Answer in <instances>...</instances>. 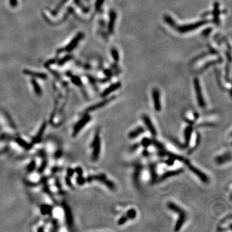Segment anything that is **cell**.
<instances>
[{
	"label": "cell",
	"mask_w": 232,
	"mask_h": 232,
	"mask_svg": "<svg viewBox=\"0 0 232 232\" xmlns=\"http://www.w3.org/2000/svg\"><path fill=\"white\" fill-rule=\"evenodd\" d=\"M184 168H179L177 170H170V171H168L166 172H165L164 173H163L159 178V181H163L164 180L170 178V177H174V176H178L179 174L182 173L184 172Z\"/></svg>",
	"instance_id": "11"
},
{
	"label": "cell",
	"mask_w": 232,
	"mask_h": 232,
	"mask_svg": "<svg viewBox=\"0 0 232 232\" xmlns=\"http://www.w3.org/2000/svg\"><path fill=\"white\" fill-rule=\"evenodd\" d=\"M193 84H194V89H195V94L197 96V100L198 105L200 108H205L206 106V103H205V99L203 97L202 89L200 87V83L197 78H195L193 80Z\"/></svg>",
	"instance_id": "6"
},
{
	"label": "cell",
	"mask_w": 232,
	"mask_h": 232,
	"mask_svg": "<svg viewBox=\"0 0 232 232\" xmlns=\"http://www.w3.org/2000/svg\"><path fill=\"white\" fill-rule=\"evenodd\" d=\"M200 139H201V137H200V134H199V133H197V138H196V142H195V147L193 148L192 151L194 150H195V148H196L197 147L199 146V144H200Z\"/></svg>",
	"instance_id": "32"
},
{
	"label": "cell",
	"mask_w": 232,
	"mask_h": 232,
	"mask_svg": "<svg viewBox=\"0 0 232 232\" xmlns=\"http://www.w3.org/2000/svg\"><path fill=\"white\" fill-rule=\"evenodd\" d=\"M218 61H219L218 60H215V61H211L210 63H207L206 65H205V66H204V68H202V70H205L207 68H208V66H210V65H214V64L217 63V62H218Z\"/></svg>",
	"instance_id": "37"
},
{
	"label": "cell",
	"mask_w": 232,
	"mask_h": 232,
	"mask_svg": "<svg viewBox=\"0 0 232 232\" xmlns=\"http://www.w3.org/2000/svg\"><path fill=\"white\" fill-rule=\"evenodd\" d=\"M45 128V124H44L43 125V126H42L41 128L40 129V130H39V132L38 135H37V136H36V137H35V139H34L35 141H36V142H37V141H38L39 140H40L41 136H42V135H43V132H44Z\"/></svg>",
	"instance_id": "30"
},
{
	"label": "cell",
	"mask_w": 232,
	"mask_h": 232,
	"mask_svg": "<svg viewBox=\"0 0 232 232\" xmlns=\"http://www.w3.org/2000/svg\"><path fill=\"white\" fill-rule=\"evenodd\" d=\"M77 182H78V183H79V184H84V182H85V179H84L80 175L79 178L77 179Z\"/></svg>",
	"instance_id": "38"
},
{
	"label": "cell",
	"mask_w": 232,
	"mask_h": 232,
	"mask_svg": "<svg viewBox=\"0 0 232 232\" xmlns=\"http://www.w3.org/2000/svg\"><path fill=\"white\" fill-rule=\"evenodd\" d=\"M231 160V155L230 153H224V154L222 155L218 156L217 157L215 158V162L219 164H223V163H226L227 161H229Z\"/></svg>",
	"instance_id": "19"
},
{
	"label": "cell",
	"mask_w": 232,
	"mask_h": 232,
	"mask_svg": "<svg viewBox=\"0 0 232 232\" xmlns=\"http://www.w3.org/2000/svg\"><path fill=\"white\" fill-rule=\"evenodd\" d=\"M167 207L169 210H171L173 212L176 213L179 215V218L176 222L174 231H178L182 228V226L184 224L186 220V213L185 211L182 210L181 207L177 205L172 202H169L167 204Z\"/></svg>",
	"instance_id": "1"
},
{
	"label": "cell",
	"mask_w": 232,
	"mask_h": 232,
	"mask_svg": "<svg viewBox=\"0 0 232 232\" xmlns=\"http://www.w3.org/2000/svg\"><path fill=\"white\" fill-rule=\"evenodd\" d=\"M115 96L112 97H110V98L106 99L103 100V101H101V102L98 103L97 104H95V105H92L90 107H89V108H87L86 112H90V111H94L95 110H97L100 108H102L103 106H105V105H106L107 104L109 103L110 102H111L112 101H113V99H115Z\"/></svg>",
	"instance_id": "13"
},
{
	"label": "cell",
	"mask_w": 232,
	"mask_h": 232,
	"mask_svg": "<svg viewBox=\"0 0 232 232\" xmlns=\"http://www.w3.org/2000/svg\"><path fill=\"white\" fill-rule=\"evenodd\" d=\"M83 34H82V33L78 34H77V36H76V37L74 38L73 40H72V41L69 43V45L67 46V47H66V50H67L68 52H70L71 50H73L74 48L76 47V45L78 44V43H79V41H80L81 39L83 38Z\"/></svg>",
	"instance_id": "16"
},
{
	"label": "cell",
	"mask_w": 232,
	"mask_h": 232,
	"mask_svg": "<svg viewBox=\"0 0 232 232\" xmlns=\"http://www.w3.org/2000/svg\"><path fill=\"white\" fill-rule=\"evenodd\" d=\"M164 20H165V21H166V22L169 25H170V26L174 28H176V26H176V23H175V21H174L173 19L171 17L169 16L168 15H165L164 16Z\"/></svg>",
	"instance_id": "25"
},
{
	"label": "cell",
	"mask_w": 232,
	"mask_h": 232,
	"mask_svg": "<svg viewBox=\"0 0 232 232\" xmlns=\"http://www.w3.org/2000/svg\"><path fill=\"white\" fill-rule=\"evenodd\" d=\"M157 155L161 157L166 156L168 157L172 158V159H175L176 161H181L182 162V163H184V162L186 161V159H184L183 157L180 156L179 155L175 154V153H171V152H168V151L166 150V149L162 150H159L157 152Z\"/></svg>",
	"instance_id": "9"
},
{
	"label": "cell",
	"mask_w": 232,
	"mask_h": 232,
	"mask_svg": "<svg viewBox=\"0 0 232 232\" xmlns=\"http://www.w3.org/2000/svg\"><path fill=\"white\" fill-rule=\"evenodd\" d=\"M93 180L102 182L106 186H107L109 189L112 190H115V184L113 182H112L110 180L108 179L105 174L101 173L94 176H90V177H89V178L87 179V181H89V182H90V181H93Z\"/></svg>",
	"instance_id": "5"
},
{
	"label": "cell",
	"mask_w": 232,
	"mask_h": 232,
	"mask_svg": "<svg viewBox=\"0 0 232 232\" xmlns=\"http://www.w3.org/2000/svg\"><path fill=\"white\" fill-rule=\"evenodd\" d=\"M141 167L140 165L139 166V164H138V166H136L135 173H134V179L135 180V182H137V183H138V181H139L138 179H139V175H140V172H141Z\"/></svg>",
	"instance_id": "28"
},
{
	"label": "cell",
	"mask_w": 232,
	"mask_h": 232,
	"mask_svg": "<svg viewBox=\"0 0 232 232\" xmlns=\"http://www.w3.org/2000/svg\"><path fill=\"white\" fill-rule=\"evenodd\" d=\"M208 23V20H202V21H199L198 22L182 25V26H177L176 28L180 33H186V32H191V31H194L195 29L199 28V27L202 26V25H206Z\"/></svg>",
	"instance_id": "2"
},
{
	"label": "cell",
	"mask_w": 232,
	"mask_h": 232,
	"mask_svg": "<svg viewBox=\"0 0 232 232\" xmlns=\"http://www.w3.org/2000/svg\"><path fill=\"white\" fill-rule=\"evenodd\" d=\"M72 80L74 82V83H75L77 85H80L81 84V80L78 77H73Z\"/></svg>",
	"instance_id": "35"
},
{
	"label": "cell",
	"mask_w": 232,
	"mask_h": 232,
	"mask_svg": "<svg viewBox=\"0 0 232 232\" xmlns=\"http://www.w3.org/2000/svg\"><path fill=\"white\" fill-rule=\"evenodd\" d=\"M103 2L104 0H97V2L96 3V8H99L103 3Z\"/></svg>",
	"instance_id": "40"
},
{
	"label": "cell",
	"mask_w": 232,
	"mask_h": 232,
	"mask_svg": "<svg viewBox=\"0 0 232 232\" xmlns=\"http://www.w3.org/2000/svg\"><path fill=\"white\" fill-rule=\"evenodd\" d=\"M126 215L127 216L128 219H134L135 218L136 215H137V213H136L135 209L131 208L128 210Z\"/></svg>",
	"instance_id": "26"
},
{
	"label": "cell",
	"mask_w": 232,
	"mask_h": 232,
	"mask_svg": "<svg viewBox=\"0 0 232 232\" xmlns=\"http://www.w3.org/2000/svg\"><path fill=\"white\" fill-rule=\"evenodd\" d=\"M24 74L28 76H32V77H37V78H39V79H47V76L45 74L43 73H39V72H35L33 71H31L29 70H24Z\"/></svg>",
	"instance_id": "20"
},
{
	"label": "cell",
	"mask_w": 232,
	"mask_h": 232,
	"mask_svg": "<svg viewBox=\"0 0 232 232\" xmlns=\"http://www.w3.org/2000/svg\"><path fill=\"white\" fill-rule=\"evenodd\" d=\"M10 3L12 7H16L18 5V1L17 0H10Z\"/></svg>",
	"instance_id": "41"
},
{
	"label": "cell",
	"mask_w": 232,
	"mask_h": 232,
	"mask_svg": "<svg viewBox=\"0 0 232 232\" xmlns=\"http://www.w3.org/2000/svg\"><path fill=\"white\" fill-rule=\"evenodd\" d=\"M142 155H143V156L147 157L149 155V152H148L147 150H144L142 152Z\"/></svg>",
	"instance_id": "42"
},
{
	"label": "cell",
	"mask_w": 232,
	"mask_h": 232,
	"mask_svg": "<svg viewBox=\"0 0 232 232\" xmlns=\"http://www.w3.org/2000/svg\"><path fill=\"white\" fill-rule=\"evenodd\" d=\"M66 1H67V0H63L62 2H61V3H60V4H59V5H58V6H57V9H58V8H61V6H63V4H64V3H65V2H66Z\"/></svg>",
	"instance_id": "43"
},
{
	"label": "cell",
	"mask_w": 232,
	"mask_h": 232,
	"mask_svg": "<svg viewBox=\"0 0 232 232\" xmlns=\"http://www.w3.org/2000/svg\"><path fill=\"white\" fill-rule=\"evenodd\" d=\"M145 132L144 128L142 126H139L134 130H132L128 134V137L130 139H134L141 135Z\"/></svg>",
	"instance_id": "17"
},
{
	"label": "cell",
	"mask_w": 232,
	"mask_h": 232,
	"mask_svg": "<svg viewBox=\"0 0 232 232\" xmlns=\"http://www.w3.org/2000/svg\"><path fill=\"white\" fill-rule=\"evenodd\" d=\"M175 161H176V160H175V159H172V158L168 157V160H166V161H165V163H166V164H167L168 166H172V165H173V164H174V163H175Z\"/></svg>",
	"instance_id": "34"
},
{
	"label": "cell",
	"mask_w": 232,
	"mask_h": 232,
	"mask_svg": "<svg viewBox=\"0 0 232 232\" xmlns=\"http://www.w3.org/2000/svg\"><path fill=\"white\" fill-rule=\"evenodd\" d=\"M142 119L144 123L145 124L146 126H147V129L148 130V131L151 133L153 137L157 136V131L156 129L155 128V126H153V123H152V121H151L150 118L148 117L147 115L143 114L142 116Z\"/></svg>",
	"instance_id": "10"
},
{
	"label": "cell",
	"mask_w": 232,
	"mask_h": 232,
	"mask_svg": "<svg viewBox=\"0 0 232 232\" xmlns=\"http://www.w3.org/2000/svg\"><path fill=\"white\" fill-rule=\"evenodd\" d=\"M151 144H152L153 147H155L158 150H162L165 149L164 144L162 142H161L160 141H157V140L154 138L151 139Z\"/></svg>",
	"instance_id": "22"
},
{
	"label": "cell",
	"mask_w": 232,
	"mask_h": 232,
	"mask_svg": "<svg viewBox=\"0 0 232 232\" xmlns=\"http://www.w3.org/2000/svg\"><path fill=\"white\" fill-rule=\"evenodd\" d=\"M70 58H71V56H70V55H68V56H66L65 58H63V59H62L61 60H60V65H61V64H63L64 63L66 62V61H68V60H69L70 59Z\"/></svg>",
	"instance_id": "39"
},
{
	"label": "cell",
	"mask_w": 232,
	"mask_h": 232,
	"mask_svg": "<svg viewBox=\"0 0 232 232\" xmlns=\"http://www.w3.org/2000/svg\"><path fill=\"white\" fill-rule=\"evenodd\" d=\"M92 147L93 148L92 160L96 161L99 157L100 152H101V139H100L99 132L98 130L95 133Z\"/></svg>",
	"instance_id": "4"
},
{
	"label": "cell",
	"mask_w": 232,
	"mask_h": 232,
	"mask_svg": "<svg viewBox=\"0 0 232 232\" xmlns=\"http://www.w3.org/2000/svg\"><path fill=\"white\" fill-rule=\"evenodd\" d=\"M139 147V144L138 143H135L134 144H133L130 148V152H135V150H137L138 149V148Z\"/></svg>",
	"instance_id": "36"
},
{
	"label": "cell",
	"mask_w": 232,
	"mask_h": 232,
	"mask_svg": "<svg viewBox=\"0 0 232 232\" xmlns=\"http://www.w3.org/2000/svg\"><path fill=\"white\" fill-rule=\"evenodd\" d=\"M152 100L155 110L156 112H160L161 110V103L160 92L158 89H153L152 90Z\"/></svg>",
	"instance_id": "7"
},
{
	"label": "cell",
	"mask_w": 232,
	"mask_h": 232,
	"mask_svg": "<svg viewBox=\"0 0 232 232\" xmlns=\"http://www.w3.org/2000/svg\"><path fill=\"white\" fill-rule=\"evenodd\" d=\"M116 13L114 10H112L110 12V18L109 23H108V32L110 34H112L114 30V25L116 20Z\"/></svg>",
	"instance_id": "15"
},
{
	"label": "cell",
	"mask_w": 232,
	"mask_h": 232,
	"mask_svg": "<svg viewBox=\"0 0 232 232\" xmlns=\"http://www.w3.org/2000/svg\"><path fill=\"white\" fill-rule=\"evenodd\" d=\"M184 163L186 165V166L188 167V168L189 169L190 171H191L193 173L195 174V176H196L202 182H204V183L205 184H208L210 182V179H209V177L206 176V174L204 172H202L201 170L198 169L197 168L193 166L188 159H186V161Z\"/></svg>",
	"instance_id": "3"
},
{
	"label": "cell",
	"mask_w": 232,
	"mask_h": 232,
	"mask_svg": "<svg viewBox=\"0 0 232 232\" xmlns=\"http://www.w3.org/2000/svg\"><path fill=\"white\" fill-rule=\"evenodd\" d=\"M111 54H112L113 59L114 60V61L115 62H118V61H119V54L118 53V51L116 50L115 48H113L111 50Z\"/></svg>",
	"instance_id": "29"
},
{
	"label": "cell",
	"mask_w": 232,
	"mask_h": 232,
	"mask_svg": "<svg viewBox=\"0 0 232 232\" xmlns=\"http://www.w3.org/2000/svg\"><path fill=\"white\" fill-rule=\"evenodd\" d=\"M121 83L120 82H117V83H114V84H111L110 86H108L107 89H106L103 92V93L101 94V97H105L108 96L112 92H115V90L119 89L121 87Z\"/></svg>",
	"instance_id": "14"
},
{
	"label": "cell",
	"mask_w": 232,
	"mask_h": 232,
	"mask_svg": "<svg viewBox=\"0 0 232 232\" xmlns=\"http://www.w3.org/2000/svg\"><path fill=\"white\" fill-rule=\"evenodd\" d=\"M149 169L151 174V180L152 182H155L156 181L157 174L156 171V164L155 163H150L149 164Z\"/></svg>",
	"instance_id": "21"
},
{
	"label": "cell",
	"mask_w": 232,
	"mask_h": 232,
	"mask_svg": "<svg viewBox=\"0 0 232 232\" xmlns=\"http://www.w3.org/2000/svg\"><path fill=\"white\" fill-rule=\"evenodd\" d=\"M193 132V127L192 126H188L184 130V142L182 147L184 148H188L191 141L192 134Z\"/></svg>",
	"instance_id": "12"
},
{
	"label": "cell",
	"mask_w": 232,
	"mask_h": 232,
	"mask_svg": "<svg viewBox=\"0 0 232 232\" xmlns=\"http://www.w3.org/2000/svg\"><path fill=\"white\" fill-rule=\"evenodd\" d=\"M90 119H91V118H90V116L89 114L84 115L83 118H81V119L78 122V123L75 126L74 130L73 132L74 136H76L80 132V130L86 124V123H88L90 121Z\"/></svg>",
	"instance_id": "8"
},
{
	"label": "cell",
	"mask_w": 232,
	"mask_h": 232,
	"mask_svg": "<svg viewBox=\"0 0 232 232\" xmlns=\"http://www.w3.org/2000/svg\"><path fill=\"white\" fill-rule=\"evenodd\" d=\"M32 85H33L34 90L35 92H36V94H37V95H41L42 91L41 90L40 86H39V85L37 84V83L34 80V79H32Z\"/></svg>",
	"instance_id": "23"
},
{
	"label": "cell",
	"mask_w": 232,
	"mask_h": 232,
	"mask_svg": "<svg viewBox=\"0 0 232 232\" xmlns=\"http://www.w3.org/2000/svg\"><path fill=\"white\" fill-rule=\"evenodd\" d=\"M128 220V218L126 215H123L118 220V224L119 225H123V224H125L126 222H127V221Z\"/></svg>",
	"instance_id": "31"
},
{
	"label": "cell",
	"mask_w": 232,
	"mask_h": 232,
	"mask_svg": "<svg viewBox=\"0 0 232 232\" xmlns=\"http://www.w3.org/2000/svg\"><path fill=\"white\" fill-rule=\"evenodd\" d=\"M219 3L218 2H215L214 3V8H213V22L216 25H218L219 23Z\"/></svg>",
	"instance_id": "18"
},
{
	"label": "cell",
	"mask_w": 232,
	"mask_h": 232,
	"mask_svg": "<svg viewBox=\"0 0 232 232\" xmlns=\"http://www.w3.org/2000/svg\"><path fill=\"white\" fill-rule=\"evenodd\" d=\"M65 214H66V221L68 222V224L70 225L72 224V213H71V211L70 210L69 208L68 207V206H65Z\"/></svg>",
	"instance_id": "24"
},
{
	"label": "cell",
	"mask_w": 232,
	"mask_h": 232,
	"mask_svg": "<svg viewBox=\"0 0 232 232\" xmlns=\"http://www.w3.org/2000/svg\"><path fill=\"white\" fill-rule=\"evenodd\" d=\"M50 210H51V208H50V206H43V207H42V209H41V211H42V212H43L45 213V214H46V213H48L50 212Z\"/></svg>",
	"instance_id": "33"
},
{
	"label": "cell",
	"mask_w": 232,
	"mask_h": 232,
	"mask_svg": "<svg viewBox=\"0 0 232 232\" xmlns=\"http://www.w3.org/2000/svg\"><path fill=\"white\" fill-rule=\"evenodd\" d=\"M141 144L142 147L144 148H147L148 147H150L151 144V139L148 138V137H144L141 142Z\"/></svg>",
	"instance_id": "27"
}]
</instances>
